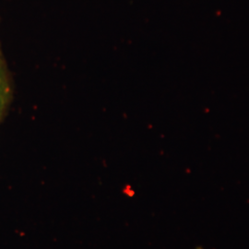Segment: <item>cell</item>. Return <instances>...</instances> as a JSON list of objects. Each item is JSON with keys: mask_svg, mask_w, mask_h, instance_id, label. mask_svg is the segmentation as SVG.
<instances>
[{"mask_svg": "<svg viewBox=\"0 0 249 249\" xmlns=\"http://www.w3.org/2000/svg\"><path fill=\"white\" fill-rule=\"evenodd\" d=\"M13 79L0 43V125L9 114L13 101Z\"/></svg>", "mask_w": 249, "mask_h": 249, "instance_id": "1", "label": "cell"}]
</instances>
